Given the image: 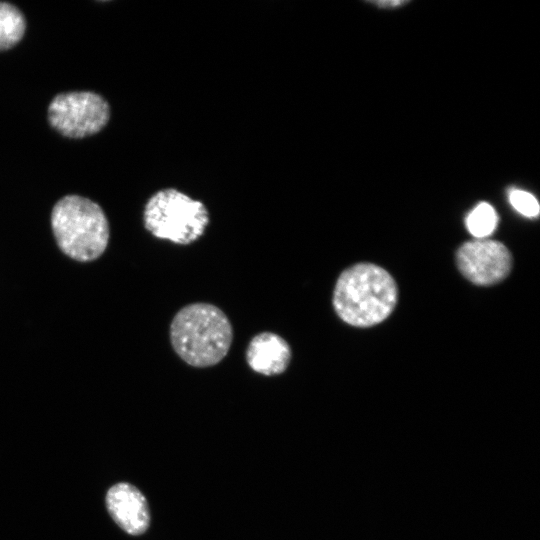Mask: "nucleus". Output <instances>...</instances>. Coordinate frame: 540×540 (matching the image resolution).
<instances>
[{
  "instance_id": "1",
  "label": "nucleus",
  "mask_w": 540,
  "mask_h": 540,
  "mask_svg": "<svg viewBox=\"0 0 540 540\" xmlns=\"http://www.w3.org/2000/svg\"><path fill=\"white\" fill-rule=\"evenodd\" d=\"M175 353L188 365L206 368L217 365L228 354L233 342V327L216 305L196 302L182 307L169 328Z\"/></svg>"
},
{
  "instance_id": "2",
  "label": "nucleus",
  "mask_w": 540,
  "mask_h": 540,
  "mask_svg": "<svg viewBox=\"0 0 540 540\" xmlns=\"http://www.w3.org/2000/svg\"><path fill=\"white\" fill-rule=\"evenodd\" d=\"M397 296V285L385 269L371 263H359L338 277L333 291V308L349 325L369 327L391 314Z\"/></svg>"
},
{
  "instance_id": "3",
  "label": "nucleus",
  "mask_w": 540,
  "mask_h": 540,
  "mask_svg": "<svg viewBox=\"0 0 540 540\" xmlns=\"http://www.w3.org/2000/svg\"><path fill=\"white\" fill-rule=\"evenodd\" d=\"M51 226L59 248L81 262L103 254L109 240V225L102 208L90 199L67 195L53 207Z\"/></svg>"
},
{
  "instance_id": "4",
  "label": "nucleus",
  "mask_w": 540,
  "mask_h": 540,
  "mask_svg": "<svg viewBox=\"0 0 540 540\" xmlns=\"http://www.w3.org/2000/svg\"><path fill=\"white\" fill-rule=\"evenodd\" d=\"M143 221L156 238L178 245L197 241L209 224V212L200 200L175 188H164L147 201Z\"/></svg>"
},
{
  "instance_id": "5",
  "label": "nucleus",
  "mask_w": 540,
  "mask_h": 540,
  "mask_svg": "<svg viewBox=\"0 0 540 540\" xmlns=\"http://www.w3.org/2000/svg\"><path fill=\"white\" fill-rule=\"evenodd\" d=\"M109 116L107 101L89 91L58 94L48 107L51 126L69 138H83L99 132Z\"/></svg>"
},
{
  "instance_id": "6",
  "label": "nucleus",
  "mask_w": 540,
  "mask_h": 540,
  "mask_svg": "<svg viewBox=\"0 0 540 540\" xmlns=\"http://www.w3.org/2000/svg\"><path fill=\"white\" fill-rule=\"evenodd\" d=\"M456 262L462 275L469 281L477 285H492L508 276L512 257L501 242L476 239L459 247Z\"/></svg>"
},
{
  "instance_id": "7",
  "label": "nucleus",
  "mask_w": 540,
  "mask_h": 540,
  "mask_svg": "<svg viewBox=\"0 0 540 540\" xmlns=\"http://www.w3.org/2000/svg\"><path fill=\"white\" fill-rule=\"evenodd\" d=\"M105 503L114 522L130 535L143 534L149 527L147 500L134 485L120 482L109 488Z\"/></svg>"
},
{
  "instance_id": "8",
  "label": "nucleus",
  "mask_w": 540,
  "mask_h": 540,
  "mask_svg": "<svg viewBox=\"0 0 540 540\" xmlns=\"http://www.w3.org/2000/svg\"><path fill=\"white\" fill-rule=\"evenodd\" d=\"M292 358L289 343L280 335L264 331L256 334L248 343L245 359L254 372L264 376L284 373Z\"/></svg>"
},
{
  "instance_id": "9",
  "label": "nucleus",
  "mask_w": 540,
  "mask_h": 540,
  "mask_svg": "<svg viewBox=\"0 0 540 540\" xmlns=\"http://www.w3.org/2000/svg\"><path fill=\"white\" fill-rule=\"evenodd\" d=\"M26 22L14 5L0 2V51L16 45L25 33Z\"/></svg>"
},
{
  "instance_id": "10",
  "label": "nucleus",
  "mask_w": 540,
  "mask_h": 540,
  "mask_svg": "<svg viewBox=\"0 0 540 540\" xmlns=\"http://www.w3.org/2000/svg\"><path fill=\"white\" fill-rule=\"evenodd\" d=\"M498 216L494 208L482 202L478 204L467 216L466 227L471 235L477 239H484L496 228Z\"/></svg>"
},
{
  "instance_id": "11",
  "label": "nucleus",
  "mask_w": 540,
  "mask_h": 540,
  "mask_svg": "<svg viewBox=\"0 0 540 540\" xmlns=\"http://www.w3.org/2000/svg\"><path fill=\"white\" fill-rule=\"evenodd\" d=\"M509 202L520 214L526 217H536L539 214V204L529 192L514 189L509 193Z\"/></svg>"
},
{
  "instance_id": "12",
  "label": "nucleus",
  "mask_w": 540,
  "mask_h": 540,
  "mask_svg": "<svg viewBox=\"0 0 540 540\" xmlns=\"http://www.w3.org/2000/svg\"><path fill=\"white\" fill-rule=\"evenodd\" d=\"M407 1H400V0H389V1H376L374 2V4L378 5L379 7H382V8H393V7H398V6H401V5H404L406 4Z\"/></svg>"
}]
</instances>
